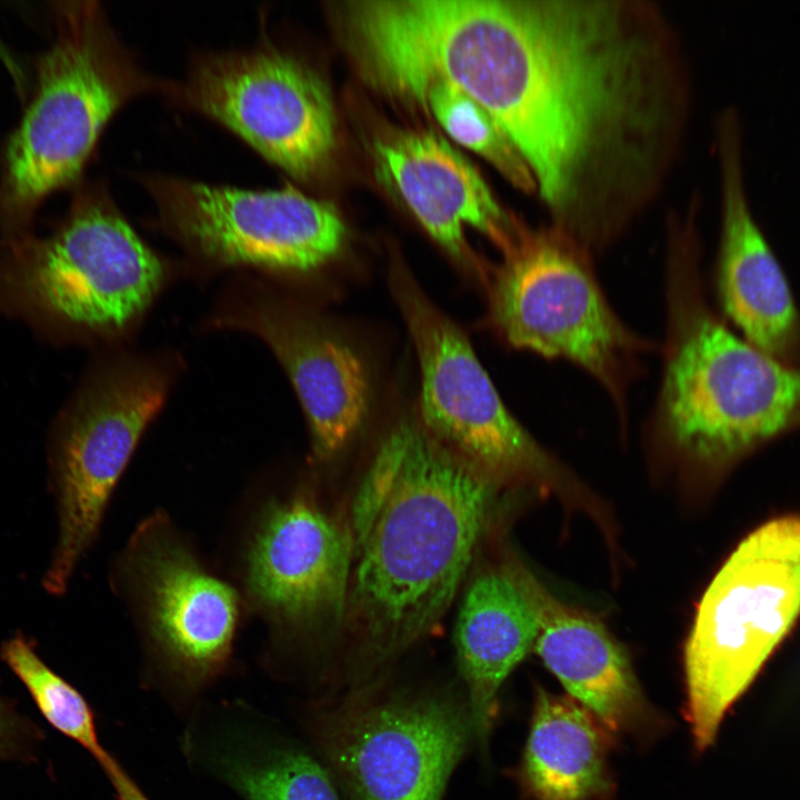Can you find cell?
Returning a JSON list of instances; mask_svg holds the SVG:
<instances>
[{
    "mask_svg": "<svg viewBox=\"0 0 800 800\" xmlns=\"http://www.w3.org/2000/svg\"><path fill=\"white\" fill-rule=\"evenodd\" d=\"M487 111L552 226L593 252L647 204L687 111L671 29L642 1L493 0Z\"/></svg>",
    "mask_w": 800,
    "mask_h": 800,
    "instance_id": "obj_1",
    "label": "cell"
},
{
    "mask_svg": "<svg viewBox=\"0 0 800 800\" xmlns=\"http://www.w3.org/2000/svg\"><path fill=\"white\" fill-rule=\"evenodd\" d=\"M401 466L392 496L353 550L332 693L384 672L426 637L468 576L498 483L416 419L397 422Z\"/></svg>",
    "mask_w": 800,
    "mask_h": 800,
    "instance_id": "obj_2",
    "label": "cell"
},
{
    "mask_svg": "<svg viewBox=\"0 0 800 800\" xmlns=\"http://www.w3.org/2000/svg\"><path fill=\"white\" fill-rule=\"evenodd\" d=\"M692 222L666 266L663 371L652 429L679 454L721 467L800 429V367L759 350L713 310Z\"/></svg>",
    "mask_w": 800,
    "mask_h": 800,
    "instance_id": "obj_3",
    "label": "cell"
},
{
    "mask_svg": "<svg viewBox=\"0 0 800 800\" xmlns=\"http://www.w3.org/2000/svg\"><path fill=\"white\" fill-rule=\"evenodd\" d=\"M52 11L54 39L1 153L0 228L14 236L78 179L109 119L147 86L96 2H57Z\"/></svg>",
    "mask_w": 800,
    "mask_h": 800,
    "instance_id": "obj_4",
    "label": "cell"
},
{
    "mask_svg": "<svg viewBox=\"0 0 800 800\" xmlns=\"http://www.w3.org/2000/svg\"><path fill=\"white\" fill-rule=\"evenodd\" d=\"M501 252L484 283L491 327L513 348L584 370L624 421L628 391L653 346L617 316L591 252L552 224L531 228L520 221Z\"/></svg>",
    "mask_w": 800,
    "mask_h": 800,
    "instance_id": "obj_5",
    "label": "cell"
},
{
    "mask_svg": "<svg viewBox=\"0 0 800 800\" xmlns=\"http://www.w3.org/2000/svg\"><path fill=\"white\" fill-rule=\"evenodd\" d=\"M309 731L342 800H442L474 742L464 691L384 677L322 697Z\"/></svg>",
    "mask_w": 800,
    "mask_h": 800,
    "instance_id": "obj_6",
    "label": "cell"
},
{
    "mask_svg": "<svg viewBox=\"0 0 800 800\" xmlns=\"http://www.w3.org/2000/svg\"><path fill=\"white\" fill-rule=\"evenodd\" d=\"M799 613L800 516H792L750 533L699 604L684 649V716L699 751Z\"/></svg>",
    "mask_w": 800,
    "mask_h": 800,
    "instance_id": "obj_7",
    "label": "cell"
},
{
    "mask_svg": "<svg viewBox=\"0 0 800 800\" xmlns=\"http://www.w3.org/2000/svg\"><path fill=\"white\" fill-rule=\"evenodd\" d=\"M0 264L3 287L28 308L104 334L138 320L166 279L161 259L96 187L78 191L51 236H13Z\"/></svg>",
    "mask_w": 800,
    "mask_h": 800,
    "instance_id": "obj_8",
    "label": "cell"
},
{
    "mask_svg": "<svg viewBox=\"0 0 800 800\" xmlns=\"http://www.w3.org/2000/svg\"><path fill=\"white\" fill-rule=\"evenodd\" d=\"M172 383L168 363L124 360L101 373L81 394L57 440L52 482L59 536L43 577L63 594L97 537L111 493Z\"/></svg>",
    "mask_w": 800,
    "mask_h": 800,
    "instance_id": "obj_9",
    "label": "cell"
},
{
    "mask_svg": "<svg viewBox=\"0 0 800 800\" xmlns=\"http://www.w3.org/2000/svg\"><path fill=\"white\" fill-rule=\"evenodd\" d=\"M390 284L419 360L423 428L497 483L549 472L552 461L507 409L461 329L403 266H392Z\"/></svg>",
    "mask_w": 800,
    "mask_h": 800,
    "instance_id": "obj_10",
    "label": "cell"
},
{
    "mask_svg": "<svg viewBox=\"0 0 800 800\" xmlns=\"http://www.w3.org/2000/svg\"><path fill=\"white\" fill-rule=\"evenodd\" d=\"M149 187L169 230L217 267L319 269L342 251L346 224L329 202L293 189L244 190L160 178Z\"/></svg>",
    "mask_w": 800,
    "mask_h": 800,
    "instance_id": "obj_11",
    "label": "cell"
},
{
    "mask_svg": "<svg viewBox=\"0 0 800 800\" xmlns=\"http://www.w3.org/2000/svg\"><path fill=\"white\" fill-rule=\"evenodd\" d=\"M183 96L299 180L318 177L336 151L337 118L327 84L278 50L206 57Z\"/></svg>",
    "mask_w": 800,
    "mask_h": 800,
    "instance_id": "obj_12",
    "label": "cell"
},
{
    "mask_svg": "<svg viewBox=\"0 0 800 800\" xmlns=\"http://www.w3.org/2000/svg\"><path fill=\"white\" fill-rule=\"evenodd\" d=\"M353 561L343 518L307 491L263 510L246 553V584L278 626L312 630L342 623Z\"/></svg>",
    "mask_w": 800,
    "mask_h": 800,
    "instance_id": "obj_13",
    "label": "cell"
},
{
    "mask_svg": "<svg viewBox=\"0 0 800 800\" xmlns=\"http://www.w3.org/2000/svg\"><path fill=\"white\" fill-rule=\"evenodd\" d=\"M130 562L162 663L197 689L227 667L239 619L234 589L208 572L160 516L136 532Z\"/></svg>",
    "mask_w": 800,
    "mask_h": 800,
    "instance_id": "obj_14",
    "label": "cell"
},
{
    "mask_svg": "<svg viewBox=\"0 0 800 800\" xmlns=\"http://www.w3.org/2000/svg\"><path fill=\"white\" fill-rule=\"evenodd\" d=\"M219 321L249 331L271 349L304 411L313 456L321 461L338 456L368 411L369 379L358 352L308 313L270 294H250Z\"/></svg>",
    "mask_w": 800,
    "mask_h": 800,
    "instance_id": "obj_15",
    "label": "cell"
},
{
    "mask_svg": "<svg viewBox=\"0 0 800 800\" xmlns=\"http://www.w3.org/2000/svg\"><path fill=\"white\" fill-rule=\"evenodd\" d=\"M722 210L716 264L720 307L759 350L800 367V310L783 269L757 223L744 189L741 126L733 110L718 123Z\"/></svg>",
    "mask_w": 800,
    "mask_h": 800,
    "instance_id": "obj_16",
    "label": "cell"
},
{
    "mask_svg": "<svg viewBox=\"0 0 800 800\" xmlns=\"http://www.w3.org/2000/svg\"><path fill=\"white\" fill-rule=\"evenodd\" d=\"M372 158L381 184L434 241L484 283L489 268L469 248L464 226L486 234L502 251L518 220L501 208L473 164L442 137L416 129H396L378 137Z\"/></svg>",
    "mask_w": 800,
    "mask_h": 800,
    "instance_id": "obj_17",
    "label": "cell"
},
{
    "mask_svg": "<svg viewBox=\"0 0 800 800\" xmlns=\"http://www.w3.org/2000/svg\"><path fill=\"white\" fill-rule=\"evenodd\" d=\"M504 564L536 617L533 648L572 698L610 731L634 732L648 724L651 711L629 657L607 628L551 594L520 563Z\"/></svg>",
    "mask_w": 800,
    "mask_h": 800,
    "instance_id": "obj_18",
    "label": "cell"
},
{
    "mask_svg": "<svg viewBox=\"0 0 800 800\" xmlns=\"http://www.w3.org/2000/svg\"><path fill=\"white\" fill-rule=\"evenodd\" d=\"M537 632L531 606L504 564L472 574L458 611L454 647L474 743L484 754L499 691L533 648Z\"/></svg>",
    "mask_w": 800,
    "mask_h": 800,
    "instance_id": "obj_19",
    "label": "cell"
},
{
    "mask_svg": "<svg viewBox=\"0 0 800 800\" xmlns=\"http://www.w3.org/2000/svg\"><path fill=\"white\" fill-rule=\"evenodd\" d=\"M604 726L573 699L537 687L517 778L532 800H611Z\"/></svg>",
    "mask_w": 800,
    "mask_h": 800,
    "instance_id": "obj_20",
    "label": "cell"
},
{
    "mask_svg": "<svg viewBox=\"0 0 800 800\" xmlns=\"http://www.w3.org/2000/svg\"><path fill=\"white\" fill-rule=\"evenodd\" d=\"M0 657L51 727L86 749L102 769L112 761L99 741L90 704L39 657L33 641L17 632L1 644Z\"/></svg>",
    "mask_w": 800,
    "mask_h": 800,
    "instance_id": "obj_21",
    "label": "cell"
},
{
    "mask_svg": "<svg viewBox=\"0 0 800 800\" xmlns=\"http://www.w3.org/2000/svg\"><path fill=\"white\" fill-rule=\"evenodd\" d=\"M221 767L224 779L246 800H342L322 762L298 747L231 756Z\"/></svg>",
    "mask_w": 800,
    "mask_h": 800,
    "instance_id": "obj_22",
    "label": "cell"
},
{
    "mask_svg": "<svg viewBox=\"0 0 800 800\" xmlns=\"http://www.w3.org/2000/svg\"><path fill=\"white\" fill-rule=\"evenodd\" d=\"M420 108L433 114L448 134L490 162L513 187L536 193L533 177L508 134L477 101L447 81L431 83Z\"/></svg>",
    "mask_w": 800,
    "mask_h": 800,
    "instance_id": "obj_23",
    "label": "cell"
},
{
    "mask_svg": "<svg viewBox=\"0 0 800 800\" xmlns=\"http://www.w3.org/2000/svg\"><path fill=\"white\" fill-rule=\"evenodd\" d=\"M401 437L397 423L384 434L358 481L343 518L353 550L392 496L401 466Z\"/></svg>",
    "mask_w": 800,
    "mask_h": 800,
    "instance_id": "obj_24",
    "label": "cell"
},
{
    "mask_svg": "<svg viewBox=\"0 0 800 800\" xmlns=\"http://www.w3.org/2000/svg\"><path fill=\"white\" fill-rule=\"evenodd\" d=\"M42 733L29 718L21 714L16 703L0 692V760L28 761Z\"/></svg>",
    "mask_w": 800,
    "mask_h": 800,
    "instance_id": "obj_25",
    "label": "cell"
},
{
    "mask_svg": "<svg viewBox=\"0 0 800 800\" xmlns=\"http://www.w3.org/2000/svg\"><path fill=\"white\" fill-rule=\"evenodd\" d=\"M103 771L109 778L118 800H149L114 759L103 768Z\"/></svg>",
    "mask_w": 800,
    "mask_h": 800,
    "instance_id": "obj_26",
    "label": "cell"
}]
</instances>
